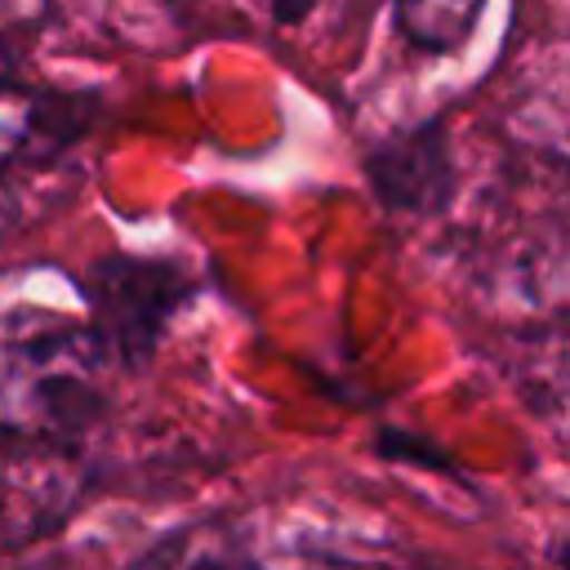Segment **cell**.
<instances>
[{"mask_svg":"<svg viewBox=\"0 0 570 570\" xmlns=\"http://www.w3.org/2000/svg\"><path fill=\"white\" fill-rule=\"evenodd\" d=\"M0 80H13V53L4 45V36H0Z\"/></svg>","mask_w":570,"mask_h":570,"instance_id":"9","label":"cell"},{"mask_svg":"<svg viewBox=\"0 0 570 570\" xmlns=\"http://www.w3.org/2000/svg\"><path fill=\"white\" fill-rule=\"evenodd\" d=\"M129 570H361L356 561L330 557V552H276L254 557L245 552L227 530L196 525L183 534H169L151 552H142Z\"/></svg>","mask_w":570,"mask_h":570,"instance_id":"4","label":"cell"},{"mask_svg":"<svg viewBox=\"0 0 570 570\" xmlns=\"http://www.w3.org/2000/svg\"><path fill=\"white\" fill-rule=\"evenodd\" d=\"M490 0H392L396 31L423 53H454L472 40Z\"/></svg>","mask_w":570,"mask_h":570,"instance_id":"5","label":"cell"},{"mask_svg":"<svg viewBox=\"0 0 570 570\" xmlns=\"http://www.w3.org/2000/svg\"><path fill=\"white\" fill-rule=\"evenodd\" d=\"M196 289V276L174 258L107 254L85 276V298L94 312L89 325L102 334L116 365H142Z\"/></svg>","mask_w":570,"mask_h":570,"instance_id":"2","label":"cell"},{"mask_svg":"<svg viewBox=\"0 0 570 570\" xmlns=\"http://www.w3.org/2000/svg\"><path fill=\"white\" fill-rule=\"evenodd\" d=\"M263 4H267L272 22H281V27H298V22H307V18L316 13L321 0H263Z\"/></svg>","mask_w":570,"mask_h":570,"instance_id":"7","label":"cell"},{"mask_svg":"<svg viewBox=\"0 0 570 570\" xmlns=\"http://www.w3.org/2000/svg\"><path fill=\"white\" fill-rule=\"evenodd\" d=\"M13 223H18V196H13V191L0 183V236H4Z\"/></svg>","mask_w":570,"mask_h":570,"instance_id":"8","label":"cell"},{"mask_svg":"<svg viewBox=\"0 0 570 570\" xmlns=\"http://www.w3.org/2000/svg\"><path fill=\"white\" fill-rule=\"evenodd\" d=\"M370 191L387 214H436L454 196V151L441 120H419L361 151Z\"/></svg>","mask_w":570,"mask_h":570,"instance_id":"3","label":"cell"},{"mask_svg":"<svg viewBox=\"0 0 570 570\" xmlns=\"http://www.w3.org/2000/svg\"><path fill=\"white\" fill-rule=\"evenodd\" d=\"M58 111L67 107H58L53 94H40L18 80H0V174L18 165L40 138H53Z\"/></svg>","mask_w":570,"mask_h":570,"instance_id":"6","label":"cell"},{"mask_svg":"<svg viewBox=\"0 0 570 570\" xmlns=\"http://www.w3.org/2000/svg\"><path fill=\"white\" fill-rule=\"evenodd\" d=\"M116 356L94 325L22 321L0 330V432L22 441H71L107 405Z\"/></svg>","mask_w":570,"mask_h":570,"instance_id":"1","label":"cell"}]
</instances>
